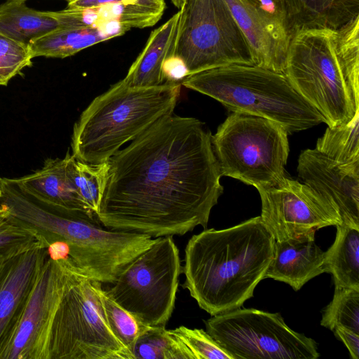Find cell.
I'll use <instances>...</instances> for the list:
<instances>
[{
  "mask_svg": "<svg viewBox=\"0 0 359 359\" xmlns=\"http://www.w3.org/2000/svg\"><path fill=\"white\" fill-rule=\"evenodd\" d=\"M180 18L179 10L151 32L144 48L122 79L126 84L131 87H151L165 83L163 65L172 54Z\"/></svg>",
  "mask_w": 359,
  "mask_h": 359,
  "instance_id": "20",
  "label": "cell"
},
{
  "mask_svg": "<svg viewBox=\"0 0 359 359\" xmlns=\"http://www.w3.org/2000/svg\"><path fill=\"white\" fill-rule=\"evenodd\" d=\"M65 280L54 316L49 359H133L110 329L98 293L102 283L62 259Z\"/></svg>",
  "mask_w": 359,
  "mask_h": 359,
  "instance_id": "6",
  "label": "cell"
},
{
  "mask_svg": "<svg viewBox=\"0 0 359 359\" xmlns=\"http://www.w3.org/2000/svg\"><path fill=\"white\" fill-rule=\"evenodd\" d=\"M65 280L62 259L48 257L0 346V359H49L50 332Z\"/></svg>",
  "mask_w": 359,
  "mask_h": 359,
  "instance_id": "11",
  "label": "cell"
},
{
  "mask_svg": "<svg viewBox=\"0 0 359 359\" xmlns=\"http://www.w3.org/2000/svg\"><path fill=\"white\" fill-rule=\"evenodd\" d=\"M166 8L165 0H121L90 8L50 11L62 28L93 27L114 22L128 30L156 25Z\"/></svg>",
  "mask_w": 359,
  "mask_h": 359,
  "instance_id": "16",
  "label": "cell"
},
{
  "mask_svg": "<svg viewBox=\"0 0 359 359\" xmlns=\"http://www.w3.org/2000/svg\"><path fill=\"white\" fill-rule=\"evenodd\" d=\"M60 28L50 11L31 8L25 1L6 0L0 5V33L26 46Z\"/></svg>",
  "mask_w": 359,
  "mask_h": 359,
  "instance_id": "21",
  "label": "cell"
},
{
  "mask_svg": "<svg viewBox=\"0 0 359 359\" xmlns=\"http://www.w3.org/2000/svg\"><path fill=\"white\" fill-rule=\"evenodd\" d=\"M286 29L292 37L316 28L338 29L359 15V0H280Z\"/></svg>",
  "mask_w": 359,
  "mask_h": 359,
  "instance_id": "19",
  "label": "cell"
},
{
  "mask_svg": "<svg viewBox=\"0 0 359 359\" xmlns=\"http://www.w3.org/2000/svg\"><path fill=\"white\" fill-rule=\"evenodd\" d=\"M326 273L325 252L315 242V235L275 241L273 256L264 278L290 285L295 291L313 278Z\"/></svg>",
  "mask_w": 359,
  "mask_h": 359,
  "instance_id": "18",
  "label": "cell"
},
{
  "mask_svg": "<svg viewBox=\"0 0 359 359\" xmlns=\"http://www.w3.org/2000/svg\"><path fill=\"white\" fill-rule=\"evenodd\" d=\"M180 83L131 87L123 80L97 96L75 123L72 137L74 157L98 164L108 161L161 117L173 113Z\"/></svg>",
  "mask_w": 359,
  "mask_h": 359,
  "instance_id": "4",
  "label": "cell"
},
{
  "mask_svg": "<svg viewBox=\"0 0 359 359\" xmlns=\"http://www.w3.org/2000/svg\"><path fill=\"white\" fill-rule=\"evenodd\" d=\"M98 293L110 329L132 353L137 338L149 326L140 321L119 305L102 287L99 289Z\"/></svg>",
  "mask_w": 359,
  "mask_h": 359,
  "instance_id": "28",
  "label": "cell"
},
{
  "mask_svg": "<svg viewBox=\"0 0 359 359\" xmlns=\"http://www.w3.org/2000/svg\"><path fill=\"white\" fill-rule=\"evenodd\" d=\"M108 169V161L91 164L74 157L72 162V174L76 191L87 209L95 215L98 210Z\"/></svg>",
  "mask_w": 359,
  "mask_h": 359,
  "instance_id": "27",
  "label": "cell"
},
{
  "mask_svg": "<svg viewBox=\"0 0 359 359\" xmlns=\"http://www.w3.org/2000/svg\"><path fill=\"white\" fill-rule=\"evenodd\" d=\"M181 85L212 97L232 112L275 121L288 135L325 123L283 73L257 65H231L203 71L187 76Z\"/></svg>",
  "mask_w": 359,
  "mask_h": 359,
  "instance_id": "5",
  "label": "cell"
},
{
  "mask_svg": "<svg viewBox=\"0 0 359 359\" xmlns=\"http://www.w3.org/2000/svg\"><path fill=\"white\" fill-rule=\"evenodd\" d=\"M182 273L172 236L156 238L121 273L107 293L148 326H165L175 308Z\"/></svg>",
  "mask_w": 359,
  "mask_h": 359,
  "instance_id": "9",
  "label": "cell"
},
{
  "mask_svg": "<svg viewBox=\"0 0 359 359\" xmlns=\"http://www.w3.org/2000/svg\"><path fill=\"white\" fill-rule=\"evenodd\" d=\"M206 332L233 359H316V341L290 328L278 313L236 309L212 316Z\"/></svg>",
  "mask_w": 359,
  "mask_h": 359,
  "instance_id": "10",
  "label": "cell"
},
{
  "mask_svg": "<svg viewBox=\"0 0 359 359\" xmlns=\"http://www.w3.org/2000/svg\"><path fill=\"white\" fill-rule=\"evenodd\" d=\"M133 359H194L191 352L165 326H149L137 339Z\"/></svg>",
  "mask_w": 359,
  "mask_h": 359,
  "instance_id": "24",
  "label": "cell"
},
{
  "mask_svg": "<svg viewBox=\"0 0 359 359\" xmlns=\"http://www.w3.org/2000/svg\"><path fill=\"white\" fill-rule=\"evenodd\" d=\"M107 40L95 27L60 28L34 40L29 48L32 57L65 58Z\"/></svg>",
  "mask_w": 359,
  "mask_h": 359,
  "instance_id": "23",
  "label": "cell"
},
{
  "mask_svg": "<svg viewBox=\"0 0 359 359\" xmlns=\"http://www.w3.org/2000/svg\"><path fill=\"white\" fill-rule=\"evenodd\" d=\"M335 240L325 252L326 273L336 287L359 290V228L344 223L336 226Z\"/></svg>",
  "mask_w": 359,
  "mask_h": 359,
  "instance_id": "22",
  "label": "cell"
},
{
  "mask_svg": "<svg viewBox=\"0 0 359 359\" xmlns=\"http://www.w3.org/2000/svg\"><path fill=\"white\" fill-rule=\"evenodd\" d=\"M297 172L303 183L337 208L342 223L359 228V161L339 163L308 149L299 156Z\"/></svg>",
  "mask_w": 359,
  "mask_h": 359,
  "instance_id": "13",
  "label": "cell"
},
{
  "mask_svg": "<svg viewBox=\"0 0 359 359\" xmlns=\"http://www.w3.org/2000/svg\"><path fill=\"white\" fill-rule=\"evenodd\" d=\"M335 336L344 342L353 359L359 358V334L344 327L337 326L333 330Z\"/></svg>",
  "mask_w": 359,
  "mask_h": 359,
  "instance_id": "33",
  "label": "cell"
},
{
  "mask_svg": "<svg viewBox=\"0 0 359 359\" xmlns=\"http://www.w3.org/2000/svg\"><path fill=\"white\" fill-rule=\"evenodd\" d=\"M165 82L182 83L189 76V71L182 59L170 55L163 62L162 68Z\"/></svg>",
  "mask_w": 359,
  "mask_h": 359,
  "instance_id": "32",
  "label": "cell"
},
{
  "mask_svg": "<svg viewBox=\"0 0 359 359\" xmlns=\"http://www.w3.org/2000/svg\"><path fill=\"white\" fill-rule=\"evenodd\" d=\"M283 74L328 127L351 121L359 114V15L338 29L294 34Z\"/></svg>",
  "mask_w": 359,
  "mask_h": 359,
  "instance_id": "3",
  "label": "cell"
},
{
  "mask_svg": "<svg viewBox=\"0 0 359 359\" xmlns=\"http://www.w3.org/2000/svg\"><path fill=\"white\" fill-rule=\"evenodd\" d=\"M250 46L255 65L283 73L291 37L285 25L252 0H225Z\"/></svg>",
  "mask_w": 359,
  "mask_h": 359,
  "instance_id": "14",
  "label": "cell"
},
{
  "mask_svg": "<svg viewBox=\"0 0 359 359\" xmlns=\"http://www.w3.org/2000/svg\"><path fill=\"white\" fill-rule=\"evenodd\" d=\"M73 158L68 151L63 158H48L40 170L15 180L46 205L95 215L83 203L75 188L72 174Z\"/></svg>",
  "mask_w": 359,
  "mask_h": 359,
  "instance_id": "17",
  "label": "cell"
},
{
  "mask_svg": "<svg viewBox=\"0 0 359 359\" xmlns=\"http://www.w3.org/2000/svg\"><path fill=\"white\" fill-rule=\"evenodd\" d=\"M48 257L47 248L39 247L0 262V346L13 327Z\"/></svg>",
  "mask_w": 359,
  "mask_h": 359,
  "instance_id": "15",
  "label": "cell"
},
{
  "mask_svg": "<svg viewBox=\"0 0 359 359\" xmlns=\"http://www.w3.org/2000/svg\"><path fill=\"white\" fill-rule=\"evenodd\" d=\"M260 9L272 18L285 25L281 5L278 0H252Z\"/></svg>",
  "mask_w": 359,
  "mask_h": 359,
  "instance_id": "34",
  "label": "cell"
},
{
  "mask_svg": "<svg viewBox=\"0 0 359 359\" xmlns=\"http://www.w3.org/2000/svg\"><path fill=\"white\" fill-rule=\"evenodd\" d=\"M320 325L332 331L344 326L359 334V290L336 287L331 302L324 309Z\"/></svg>",
  "mask_w": 359,
  "mask_h": 359,
  "instance_id": "29",
  "label": "cell"
},
{
  "mask_svg": "<svg viewBox=\"0 0 359 359\" xmlns=\"http://www.w3.org/2000/svg\"><path fill=\"white\" fill-rule=\"evenodd\" d=\"M171 331L191 352L194 359H233L206 331L180 326Z\"/></svg>",
  "mask_w": 359,
  "mask_h": 359,
  "instance_id": "31",
  "label": "cell"
},
{
  "mask_svg": "<svg viewBox=\"0 0 359 359\" xmlns=\"http://www.w3.org/2000/svg\"><path fill=\"white\" fill-rule=\"evenodd\" d=\"M180 11L172 55L189 76L231 65H255L246 38L225 0H172Z\"/></svg>",
  "mask_w": 359,
  "mask_h": 359,
  "instance_id": "8",
  "label": "cell"
},
{
  "mask_svg": "<svg viewBox=\"0 0 359 359\" xmlns=\"http://www.w3.org/2000/svg\"><path fill=\"white\" fill-rule=\"evenodd\" d=\"M32 58L28 46L0 33V86H6L22 69L30 66Z\"/></svg>",
  "mask_w": 359,
  "mask_h": 359,
  "instance_id": "30",
  "label": "cell"
},
{
  "mask_svg": "<svg viewBox=\"0 0 359 359\" xmlns=\"http://www.w3.org/2000/svg\"><path fill=\"white\" fill-rule=\"evenodd\" d=\"M20 1H25L26 0H20ZM65 1H70V0H65Z\"/></svg>",
  "mask_w": 359,
  "mask_h": 359,
  "instance_id": "35",
  "label": "cell"
},
{
  "mask_svg": "<svg viewBox=\"0 0 359 359\" xmlns=\"http://www.w3.org/2000/svg\"><path fill=\"white\" fill-rule=\"evenodd\" d=\"M274 243L260 216L225 229H205L186 245L182 287L211 316L241 308L264 279Z\"/></svg>",
  "mask_w": 359,
  "mask_h": 359,
  "instance_id": "2",
  "label": "cell"
},
{
  "mask_svg": "<svg viewBox=\"0 0 359 359\" xmlns=\"http://www.w3.org/2000/svg\"><path fill=\"white\" fill-rule=\"evenodd\" d=\"M108 164L96 215L112 230L157 238L206 229L224 190L212 135L193 117H161Z\"/></svg>",
  "mask_w": 359,
  "mask_h": 359,
  "instance_id": "1",
  "label": "cell"
},
{
  "mask_svg": "<svg viewBox=\"0 0 359 359\" xmlns=\"http://www.w3.org/2000/svg\"><path fill=\"white\" fill-rule=\"evenodd\" d=\"M359 114L346 124L327 127L316 149L339 163L359 161Z\"/></svg>",
  "mask_w": 359,
  "mask_h": 359,
  "instance_id": "25",
  "label": "cell"
},
{
  "mask_svg": "<svg viewBox=\"0 0 359 359\" xmlns=\"http://www.w3.org/2000/svg\"><path fill=\"white\" fill-rule=\"evenodd\" d=\"M257 191L260 217L275 241L315 235L319 229L342 224L337 208L304 183L285 177Z\"/></svg>",
  "mask_w": 359,
  "mask_h": 359,
  "instance_id": "12",
  "label": "cell"
},
{
  "mask_svg": "<svg viewBox=\"0 0 359 359\" xmlns=\"http://www.w3.org/2000/svg\"><path fill=\"white\" fill-rule=\"evenodd\" d=\"M285 129L275 121L233 112L212 135L222 176L257 189L278 183L285 176L290 151Z\"/></svg>",
  "mask_w": 359,
  "mask_h": 359,
  "instance_id": "7",
  "label": "cell"
},
{
  "mask_svg": "<svg viewBox=\"0 0 359 359\" xmlns=\"http://www.w3.org/2000/svg\"><path fill=\"white\" fill-rule=\"evenodd\" d=\"M39 247L48 248L43 237L0 205V262Z\"/></svg>",
  "mask_w": 359,
  "mask_h": 359,
  "instance_id": "26",
  "label": "cell"
}]
</instances>
